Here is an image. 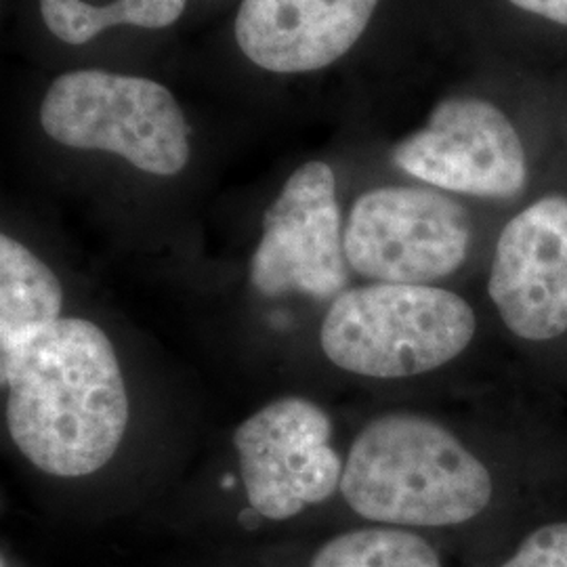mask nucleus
Listing matches in <instances>:
<instances>
[{"label": "nucleus", "instance_id": "15", "mask_svg": "<svg viewBox=\"0 0 567 567\" xmlns=\"http://www.w3.org/2000/svg\"><path fill=\"white\" fill-rule=\"evenodd\" d=\"M527 13L567 25V0H508Z\"/></svg>", "mask_w": 567, "mask_h": 567}, {"label": "nucleus", "instance_id": "5", "mask_svg": "<svg viewBox=\"0 0 567 567\" xmlns=\"http://www.w3.org/2000/svg\"><path fill=\"white\" fill-rule=\"evenodd\" d=\"M234 447L246 503L264 522H290L341 492L344 465L332 447V421L307 398L259 408L234 431Z\"/></svg>", "mask_w": 567, "mask_h": 567}, {"label": "nucleus", "instance_id": "4", "mask_svg": "<svg viewBox=\"0 0 567 567\" xmlns=\"http://www.w3.org/2000/svg\"><path fill=\"white\" fill-rule=\"evenodd\" d=\"M44 133L65 147L110 152L173 177L189 161V124L161 82L103 70L65 72L41 103Z\"/></svg>", "mask_w": 567, "mask_h": 567}, {"label": "nucleus", "instance_id": "7", "mask_svg": "<svg viewBox=\"0 0 567 567\" xmlns=\"http://www.w3.org/2000/svg\"><path fill=\"white\" fill-rule=\"evenodd\" d=\"M347 280L334 173L326 163L303 164L265 210L250 284L267 299L301 295L334 301Z\"/></svg>", "mask_w": 567, "mask_h": 567}, {"label": "nucleus", "instance_id": "8", "mask_svg": "<svg viewBox=\"0 0 567 567\" xmlns=\"http://www.w3.org/2000/svg\"><path fill=\"white\" fill-rule=\"evenodd\" d=\"M393 163L421 182L480 198H513L526 185V152L515 126L489 102L440 103L425 128L393 150Z\"/></svg>", "mask_w": 567, "mask_h": 567}, {"label": "nucleus", "instance_id": "13", "mask_svg": "<svg viewBox=\"0 0 567 567\" xmlns=\"http://www.w3.org/2000/svg\"><path fill=\"white\" fill-rule=\"evenodd\" d=\"M307 567H444L440 553L414 529H344L313 548Z\"/></svg>", "mask_w": 567, "mask_h": 567}, {"label": "nucleus", "instance_id": "9", "mask_svg": "<svg viewBox=\"0 0 567 567\" xmlns=\"http://www.w3.org/2000/svg\"><path fill=\"white\" fill-rule=\"evenodd\" d=\"M487 290L513 334L550 341L567 332V198H543L508 221Z\"/></svg>", "mask_w": 567, "mask_h": 567}, {"label": "nucleus", "instance_id": "6", "mask_svg": "<svg viewBox=\"0 0 567 567\" xmlns=\"http://www.w3.org/2000/svg\"><path fill=\"white\" fill-rule=\"evenodd\" d=\"M347 265L372 282L431 286L465 264V208L425 187H379L351 206L343 234Z\"/></svg>", "mask_w": 567, "mask_h": 567}, {"label": "nucleus", "instance_id": "10", "mask_svg": "<svg viewBox=\"0 0 567 567\" xmlns=\"http://www.w3.org/2000/svg\"><path fill=\"white\" fill-rule=\"evenodd\" d=\"M379 0H244L236 41L267 72L305 74L341 60L362 39Z\"/></svg>", "mask_w": 567, "mask_h": 567}, {"label": "nucleus", "instance_id": "11", "mask_svg": "<svg viewBox=\"0 0 567 567\" xmlns=\"http://www.w3.org/2000/svg\"><path fill=\"white\" fill-rule=\"evenodd\" d=\"M63 288L49 265L16 238L0 236V351L61 320Z\"/></svg>", "mask_w": 567, "mask_h": 567}, {"label": "nucleus", "instance_id": "1", "mask_svg": "<svg viewBox=\"0 0 567 567\" xmlns=\"http://www.w3.org/2000/svg\"><path fill=\"white\" fill-rule=\"evenodd\" d=\"M0 379L9 435L42 473L79 480L118 452L131 405L118 353L95 322L61 318L0 351Z\"/></svg>", "mask_w": 567, "mask_h": 567}, {"label": "nucleus", "instance_id": "3", "mask_svg": "<svg viewBox=\"0 0 567 567\" xmlns=\"http://www.w3.org/2000/svg\"><path fill=\"white\" fill-rule=\"evenodd\" d=\"M475 311L458 295L421 284L349 288L326 311L320 344L344 372L405 379L452 362L475 337Z\"/></svg>", "mask_w": 567, "mask_h": 567}, {"label": "nucleus", "instance_id": "2", "mask_svg": "<svg viewBox=\"0 0 567 567\" xmlns=\"http://www.w3.org/2000/svg\"><path fill=\"white\" fill-rule=\"evenodd\" d=\"M494 484L484 463L446 426L419 414L370 421L349 447L347 507L377 526H463L486 511Z\"/></svg>", "mask_w": 567, "mask_h": 567}, {"label": "nucleus", "instance_id": "12", "mask_svg": "<svg viewBox=\"0 0 567 567\" xmlns=\"http://www.w3.org/2000/svg\"><path fill=\"white\" fill-rule=\"evenodd\" d=\"M187 0H41L49 32L65 44H84L114 25L147 30L168 28L179 20Z\"/></svg>", "mask_w": 567, "mask_h": 567}, {"label": "nucleus", "instance_id": "14", "mask_svg": "<svg viewBox=\"0 0 567 567\" xmlns=\"http://www.w3.org/2000/svg\"><path fill=\"white\" fill-rule=\"evenodd\" d=\"M501 567H567V524L538 527Z\"/></svg>", "mask_w": 567, "mask_h": 567}]
</instances>
